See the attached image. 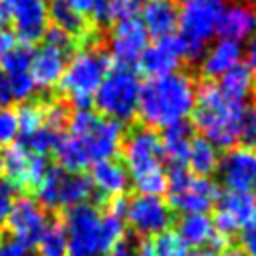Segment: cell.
<instances>
[{"label":"cell","mask_w":256,"mask_h":256,"mask_svg":"<svg viewBox=\"0 0 256 256\" xmlns=\"http://www.w3.org/2000/svg\"><path fill=\"white\" fill-rule=\"evenodd\" d=\"M220 92L232 100V102H240V104H248V98L252 96L254 92V86H256V78L252 76V72L244 66V64H238L236 68H232L230 72H226L218 84Z\"/></svg>","instance_id":"cell-26"},{"label":"cell","mask_w":256,"mask_h":256,"mask_svg":"<svg viewBox=\"0 0 256 256\" xmlns=\"http://www.w3.org/2000/svg\"><path fill=\"white\" fill-rule=\"evenodd\" d=\"M176 234L190 250H224V244L228 242L216 232L214 222L208 214H182L176 224Z\"/></svg>","instance_id":"cell-20"},{"label":"cell","mask_w":256,"mask_h":256,"mask_svg":"<svg viewBox=\"0 0 256 256\" xmlns=\"http://www.w3.org/2000/svg\"><path fill=\"white\" fill-rule=\"evenodd\" d=\"M198 60H200V72L208 82L220 80L226 72L242 64V44L218 38L216 42H210L206 46V50Z\"/></svg>","instance_id":"cell-22"},{"label":"cell","mask_w":256,"mask_h":256,"mask_svg":"<svg viewBox=\"0 0 256 256\" xmlns=\"http://www.w3.org/2000/svg\"><path fill=\"white\" fill-rule=\"evenodd\" d=\"M34 246L36 256H68V242L62 222H50Z\"/></svg>","instance_id":"cell-30"},{"label":"cell","mask_w":256,"mask_h":256,"mask_svg":"<svg viewBox=\"0 0 256 256\" xmlns=\"http://www.w3.org/2000/svg\"><path fill=\"white\" fill-rule=\"evenodd\" d=\"M42 112H44V126H48L54 132H60L68 126L70 120V108L64 100H52V102H42Z\"/></svg>","instance_id":"cell-34"},{"label":"cell","mask_w":256,"mask_h":256,"mask_svg":"<svg viewBox=\"0 0 256 256\" xmlns=\"http://www.w3.org/2000/svg\"><path fill=\"white\" fill-rule=\"evenodd\" d=\"M140 86L142 82L132 68L112 66L104 76L92 104L100 116L124 126L136 118Z\"/></svg>","instance_id":"cell-8"},{"label":"cell","mask_w":256,"mask_h":256,"mask_svg":"<svg viewBox=\"0 0 256 256\" xmlns=\"http://www.w3.org/2000/svg\"><path fill=\"white\" fill-rule=\"evenodd\" d=\"M198 256H244L240 252V248H224L220 250V254H214V250H202Z\"/></svg>","instance_id":"cell-46"},{"label":"cell","mask_w":256,"mask_h":256,"mask_svg":"<svg viewBox=\"0 0 256 256\" xmlns=\"http://www.w3.org/2000/svg\"><path fill=\"white\" fill-rule=\"evenodd\" d=\"M10 104V96H8V86H6V74L0 66V106H8Z\"/></svg>","instance_id":"cell-45"},{"label":"cell","mask_w":256,"mask_h":256,"mask_svg":"<svg viewBox=\"0 0 256 256\" xmlns=\"http://www.w3.org/2000/svg\"><path fill=\"white\" fill-rule=\"evenodd\" d=\"M16 196V190L6 182V180H0V224H4L12 204H14V198Z\"/></svg>","instance_id":"cell-38"},{"label":"cell","mask_w":256,"mask_h":256,"mask_svg":"<svg viewBox=\"0 0 256 256\" xmlns=\"http://www.w3.org/2000/svg\"><path fill=\"white\" fill-rule=\"evenodd\" d=\"M68 134L84 148L90 164L114 158L124 140V126L92 110H76L68 120Z\"/></svg>","instance_id":"cell-6"},{"label":"cell","mask_w":256,"mask_h":256,"mask_svg":"<svg viewBox=\"0 0 256 256\" xmlns=\"http://www.w3.org/2000/svg\"><path fill=\"white\" fill-rule=\"evenodd\" d=\"M50 20L54 22V28L62 30L64 34L72 36L74 40L78 36H88V20L82 12L74 10L72 6L60 2V0H54L50 4Z\"/></svg>","instance_id":"cell-29"},{"label":"cell","mask_w":256,"mask_h":256,"mask_svg":"<svg viewBox=\"0 0 256 256\" xmlns=\"http://www.w3.org/2000/svg\"><path fill=\"white\" fill-rule=\"evenodd\" d=\"M72 48H74L72 36L64 34L54 26L46 30L42 44L32 52V60H30V76L36 84V90H48L58 86Z\"/></svg>","instance_id":"cell-11"},{"label":"cell","mask_w":256,"mask_h":256,"mask_svg":"<svg viewBox=\"0 0 256 256\" xmlns=\"http://www.w3.org/2000/svg\"><path fill=\"white\" fill-rule=\"evenodd\" d=\"M240 252L244 256H256V224L246 228L240 236Z\"/></svg>","instance_id":"cell-41"},{"label":"cell","mask_w":256,"mask_h":256,"mask_svg":"<svg viewBox=\"0 0 256 256\" xmlns=\"http://www.w3.org/2000/svg\"><path fill=\"white\" fill-rule=\"evenodd\" d=\"M218 176L226 190L252 192L256 190V150L234 146L218 162Z\"/></svg>","instance_id":"cell-18"},{"label":"cell","mask_w":256,"mask_h":256,"mask_svg":"<svg viewBox=\"0 0 256 256\" xmlns=\"http://www.w3.org/2000/svg\"><path fill=\"white\" fill-rule=\"evenodd\" d=\"M248 104L228 100L216 82H204L196 88V104H194V126L202 132L216 148H234L240 142V128L244 110Z\"/></svg>","instance_id":"cell-4"},{"label":"cell","mask_w":256,"mask_h":256,"mask_svg":"<svg viewBox=\"0 0 256 256\" xmlns=\"http://www.w3.org/2000/svg\"><path fill=\"white\" fill-rule=\"evenodd\" d=\"M254 200H256V194H254Z\"/></svg>","instance_id":"cell-50"},{"label":"cell","mask_w":256,"mask_h":256,"mask_svg":"<svg viewBox=\"0 0 256 256\" xmlns=\"http://www.w3.org/2000/svg\"><path fill=\"white\" fill-rule=\"evenodd\" d=\"M2 174H4V170H2V158H0V180H2Z\"/></svg>","instance_id":"cell-49"},{"label":"cell","mask_w":256,"mask_h":256,"mask_svg":"<svg viewBox=\"0 0 256 256\" xmlns=\"http://www.w3.org/2000/svg\"><path fill=\"white\" fill-rule=\"evenodd\" d=\"M238 144L256 150V104H248L246 110H244L242 128H240V142Z\"/></svg>","instance_id":"cell-36"},{"label":"cell","mask_w":256,"mask_h":256,"mask_svg":"<svg viewBox=\"0 0 256 256\" xmlns=\"http://www.w3.org/2000/svg\"><path fill=\"white\" fill-rule=\"evenodd\" d=\"M184 58H186L184 44L178 34H172L166 38H158L154 44H148V48L138 60V66L148 78H158L178 72Z\"/></svg>","instance_id":"cell-19"},{"label":"cell","mask_w":256,"mask_h":256,"mask_svg":"<svg viewBox=\"0 0 256 256\" xmlns=\"http://www.w3.org/2000/svg\"><path fill=\"white\" fill-rule=\"evenodd\" d=\"M4 2L10 14V26L14 38L20 40L24 46H34L36 42H40L50 22L48 0H4Z\"/></svg>","instance_id":"cell-14"},{"label":"cell","mask_w":256,"mask_h":256,"mask_svg":"<svg viewBox=\"0 0 256 256\" xmlns=\"http://www.w3.org/2000/svg\"><path fill=\"white\" fill-rule=\"evenodd\" d=\"M122 166L136 194L160 196L168 190V176L164 170V154L158 130L140 126L124 134L122 140Z\"/></svg>","instance_id":"cell-3"},{"label":"cell","mask_w":256,"mask_h":256,"mask_svg":"<svg viewBox=\"0 0 256 256\" xmlns=\"http://www.w3.org/2000/svg\"><path fill=\"white\" fill-rule=\"evenodd\" d=\"M14 46H16V38H14L12 30H10V26H6V24L0 22V58L6 52H10Z\"/></svg>","instance_id":"cell-43"},{"label":"cell","mask_w":256,"mask_h":256,"mask_svg":"<svg viewBox=\"0 0 256 256\" xmlns=\"http://www.w3.org/2000/svg\"><path fill=\"white\" fill-rule=\"evenodd\" d=\"M0 256H30V248L14 238L0 240Z\"/></svg>","instance_id":"cell-40"},{"label":"cell","mask_w":256,"mask_h":256,"mask_svg":"<svg viewBox=\"0 0 256 256\" xmlns=\"http://www.w3.org/2000/svg\"><path fill=\"white\" fill-rule=\"evenodd\" d=\"M148 38H150L148 32L144 30L142 22L136 16L116 20L108 38L110 60H114L116 66L132 68L134 64H138L140 56L148 48Z\"/></svg>","instance_id":"cell-16"},{"label":"cell","mask_w":256,"mask_h":256,"mask_svg":"<svg viewBox=\"0 0 256 256\" xmlns=\"http://www.w3.org/2000/svg\"><path fill=\"white\" fill-rule=\"evenodd\" d=\"M226 0H182L178 8V36L186 58L198 60L206 46L218 36Z\"/></svg>","instance_id":"cell-7"},{"label":"cell","mask_w":256,"mask_h":256,"mask_svg":"<svg viewBox=\"0 0 256 256\" xmlns=\"http://www.w3.org/2000/svg\"><path fill=\"white\" fill-rule=\"evenodd\" d=\"M88 180L92 184V192H96L98 196H102L106 200L122 198L124 192L128 190V184H130L126 168L116 158L92 162Z\"/></svg>","instance_id":"cell-23"},{"label":"cell","mask_w":256,"mask_h":256,"mask_svg":"<svg viewBox=\"0 0 256 256\" xmlns=\"http://www.w3.org/2000/svg\"><path fill=\"white\" fill-rule=\"evenodd\" d=\"M124 198L108 202L100 210L92 202L78 204L64 212L62 228L68 242V256H102L124 242Z\"/></svg>","instance_id":"cell-1"},{"label":"cell","mask_w":256,"mask_h":256,"mask_svg":"<svg viewBox=\"0 0 256 256\" xmlns=\"http://www.w3.org/2000/svg\"><path fill=\"white\" fill-rule=\"evenodd\" d=\"M88 16L92 18V22L96 26H108V24L116 22V12L112 6V0H94L88 10Z\"/></svg>","instance_id":"cell-37"},{"label":"cell","mask_w":256,"mask_h":256,"mask_svg":"<svg viewBox=\"0 0 256 256\" xmlns=\"http://www.w3.org/2000/svg\"><path fill=\"white\" fill-rule=\"evenodd\" d=\"M36 202L44 210H70L92 198V184L86 174L64 172L50 166L42 182L36 186Z\"/></svg>","instance_id":"cell-10"},{"label":"cell","mask_w":256,"mask_h":256,"mask_svg":"<svg viewBox=\"0 0 256 256\" xmlns=\"http://www.w3.org/2000/svg\"><path fill=\"white\" fill-rule=\"evenodd\" d=\"M218 162H220L218 148L214 144H210L206 138L194 136L190 142L186 168L196 176H208L210 178L218 170Z\"/></svg>","instance_id":"cell-27"},{"label":"cell","mask_w":256,"mask_h":256,"mask_svg":"<svg viewBox=\"0 0 256 256\" xmlns=\"http://www.w3.org/2000/svg\"><path fill=\"white\" fill-rule=\"evenodd\" d=\"M112 6L116 12V20H122V18H132L140 10L142 0H112Z\"/></svg>","instance_id":"cell-39"},{"label":"cell","mask_w":256,"mask_h":256,"mask_svg":"<svg viewBox=\"0 0 256 256\" xmlns=\"http://www.w3.org/2000/svg\"><path fill=\"white\" fill-rule=\"evenodd\" d=\"M60 132H54L50 130L48 126H42L38 128L36 132L28 134V136H20L16 144H20L24 150L32 152V154H38V156H46L48 152H52L56 140H58Z\"/></svg>","instance_id":"cell-31"},{"label":"cell","mask_w":256,"mask_h":256,"mask_svg":"<svg viewBox=\"0 0 256 256\" xmlns=\"http://www.w3.org/2000/svg\"><path fill=\"white\" fill-rule=\"evenodd\" d=\"M110 68L112 60L98 44H84L78 48L68 58L64 74L58 82V90L66 104H72L76 110H86Z\"/></svg>","instance_id":"cell-5"},{"label":"cell","mask_w":256,"mask_h":256,"mask_svg":"<svg viewBox=\"0 0 256 256\" xmlns=\"http://www.w3.org/2000/svg\"><path fill=\"white\" fill-rule=\"evenodd\" d=\"M192 128L184 122V124H176L164 130V134L160 136L162 142V154L164 160L170 162V168H180L186 166V158H188V150H190V142H192Z\"/></svg>","instance_id":"cell-25"},{"label":"cell","mask_w":256,"mask_h":256,"mask_svg":"<svg viewBox=\"0 0 256 256\" xmlns=\"http://www.w3.org/2000/svg\"><path fill=\"white\" fill-rule=\"evenodd\" d=\"M60 2H64V4H68V6H72L74 10H78V12H82V14L86 16L94 0H60Z\"/></svg>","instance_id":"cell-44"},{"label":"cell","mask_w":256,"mask_h":256,"mask_svg":"<svg viewBox=\"0 0 256 256\" xmlns=\"http://www.w3.org/2000/svg\"><path fill=\"white\" fill-rule=\"evenodd\" d=\"M52 154H54V158L58 162V168L64 170V172L80 174L84 168L90 166V160H88L84 148L68 132L58 136V140H56V144L52 148Z\"/></svg>","instance_id":"cell-28"},{"label":"cell","mask_w":256,"mask_h":256,"mask_svg":"<svg viewBox=\"0 0 256 256\" xmlns=\"http://www.w3.org/2000/svg\"><path fill=\"white\" fill-rule=\"evenodd\" d=\"M214 228L220 236L230 238L256 224V200L252 192L224 190L216 200Z\"/></svg>","instance_id":"cell-13"},{"label":"cell","mask_w":256,"mask_h":256,"mask_svg":"<svg viewBox=\"0 0 256 256\" xmlns=\"http://www.w3.org/2000/svg\"><path fill=\"white\" fill-rule=\"evenodd\" d=\"M124 222L134 234L142 238H156L158 234L170 228L172 208L160 196L134 194L132 198L126 200Z\"/></svg>","instance_id":"cell-12"},{"label":"cell","mask_w":256,"mask_h":256,"mask_svg":"<svg viewBox=\"0 0 256 256\" xmlns=\"http://www.w3.org/2000/svg\"><path fill=\"white\" fill-rule=\"evenodd\" d=\"M168 176V206L182 214H208L218 196V184L208 176H196L186 166L170 168Z\"/></svg>","instance_id":"cell-9"},{"label":"cell","mask_w":256,"mask_h":256,"mask_svg":"<svg viewBox=\"0 0 256 256\" xmlns=\"http://www.w3.org/2000/svg\"><path fill=\"white\" fill-rule=\"evenodd\" d=\"M196 104V84L190 74L178 70L166 76L148 78L140 86L138 112L142 124L152 130H166L184 124Z\"/></svg>","instance_id":"cell-2"},{"label":"cell","mask_w":256,"mask_h":256,"mask_svg":"<svg viewBox=\"0 0 256 256\" xmlns=\"http://www.w3.org/2000/svg\"><path fill=\"white\" fill-rule=\"evenodd\" d=\"M18 118V138L28 136L36 132L38 128L44 126V112H42V102H24L16 110Z\"/></svg>","instance_id":"cell-32"},{"label":"cell","mask_w":256,"mask_h":256,"mask_svg":"<svg viewBox=\"0 0 256 256\" xmlns=\"http://www.w3.org/2000/svg\"><path fill=\"white\" fill-rule=\"evenodd\" d=\"M218 34L224 40L246 42L256 34V6L248 0H234L224 6Z\"/></svg>","instance_id":"cell-21"},{"label":"cell","mask_w":256,"mask_h":256,"mask_svg":"<svg viewBox=\"0 0 256 256\" xmlns=\"http://www.w3.org/2000/svg\"><path fill=\"white\" fill-rule=\"evenodd\" d=\"M48 168L50 164L46 156L32 154L20 144L8 146L2 156V170L6 174V182L14 190H36V186L46 176Z\"/></svg>","instance_id":"cell-15"},{"label":"cell","mask_w":256,"mask_h":256,"mask_svg":"<svg viewBox=\"0 0 256 256\" xmlns=\"http://www.w3.org/2000/svg\"><path fill=\"white\" fill-rule=\"evenodd\" d=\"M242 58L246 60V68L252 72V76L256 78V34L246 40V46H242Z\"/></svg>","instance_id":"cell-42"},{"label":"cell","mask_w":256,"mask_h":256,"mask_svg":"<svg viewBox=\"0 0 256 256\" xmlns=\"http://www.w3.org/2000/svg\"><path fill=\"white\" fill-rule=\"evenodd\" d=\"M108 254H110V256H134V248H132L130 244L122 242V244H118L114 250H110Z\"/></svg>","instance_id":"cell-47"},{"label":"cell","mask_w":256,"mask_h":256,"mask_svg":"<svg viewBox=\"0 0 256 256\" xmlns=\"http://www.w3.org/2000/svg\"><path fill=\"white\" fill-rule=\"evenodd\" d=\"M10 238L22 242L24 246H34L42 232L48 228V214L32 196H20L14 200L6 220Z\"/></svg>","instance_id":"cell-17"},{"label":"cell","mask_w":256,"mask_h":256,"mask_svg":"<svg viewBox=\"0 0 256 256\" xmlns=\"http://www.w3.org/2000/svg\"><path fill=\"white\" fill-rule=\"evenodd\" d=\"M148 36L166 38L178 30V6L174 0H146L140 6L138 18Z\"/></svg>","instance_id":"cell-24"},{"label":"cell","mask_w":256,"mask_h":256,"mask_svg":"<svg viewBox=\"0 0 256 256\" xmlns=\"http://www.w3.org/2000/svg\"><path fill=\"white\" fill-rule=\"evenodd\" d=\"M134 256H154L152 244H150V242H142V244L134 250Z\"/></svg>","instance_id":"cell-48"},{"label":"cell","mask_w":256,"mask_h":256,"mask_svg":"<svg viewBox=\"0 0 256 256\" xmlns=\"http://www.w3.org/2000/svg\"><path fill=\"white\" fill-rule=\"evenodd\" d=\"M18 140V118L10 106H0V148H8Z\"/></svg>","instance_id":"cell-35"},{"label":"cell","mask_w":256,"mask_h":256,"mask_svg":"<svg viewBox=\"0 0 256 256\" xmlns=\"http://www.w3.org/2000/svg\"><path fill=\"white\" fill-rule=\"evenodd\" d=\"M150 244L154 256H194L192 250L184 244V240L176 234V230H166L158 234Z\"/></svg>","instance_id":"cell-33"}]
</instances>
